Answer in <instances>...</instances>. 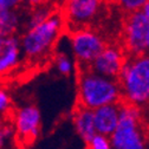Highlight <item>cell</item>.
Here are the masks:
<instances>
[{
    "label": "cell",
    "mask_w": 149,
    "mask_h": 149,
    "mask_svg": "<svg viewBox=\"0 0 149 149\" xmlns=\"http://www.w3.org/2000/svg\"><path fill=\"white\" fill-rule=\"evenodd\" d=\"M122 101L121 88L117 79L107 78L89 70L79 69L78 74V105L95 110L103 105L120 103Z\"/></svg>",
    "instance_id": "obj_1"
},
{
    "label": "cell",
    "mask_w": 149,
    "mask_h": 149,
    "mask_svg": "<svg viewBox=\"0 0 149 149\" xmlns=\"http://www.w3.org/2000/svg\"><path fill=\"white\" fill-rule=\"evenodd\" d=\"M123 103L143 107L149 100V58L133 56L124 61L117 77Z\"/></svg>",
    "instance_id": "obj_2"
},
{
    "label": "cell",
    "mask_w": 149,
    "mask_h": 149,
    "mask_svg": "<svg viewBox=\"0 0 149 149\" xmlns=\"http://www.w3.org/2000/svg\"><path fill=\"white\" fill-rule=\"evenodd\" d=\"M143 115L140 107L121 102L120 117L115 132L110 135L113 149H147L143 132Z\"/></svg>",
    "instance_id": "obj_3"
},
{
    "label": "cell",
    "mask_w": 149,
    "mask_h": 149,
    "mask_svg": "<svg viewBox=\"0 0 149 149\" xmlns=\"http://www.w3.org/2000/svg\"><path fill=\"white\" fill-rule=\"evenodd\" d=\"M63 24L64 19L62 15L54 13L42 24L29 29L19 39L23 54L30 58H39L46 54L58 38Z\"/></svg>",
    "instance_id": "obj_4"
},
{
    "label": "cell",
    "mask_w": 149,
    "mask_h": 149,
    "mask_svg": "<svg viewBox=\"0 0 149 149\" xmlns=\"http://www.w3.org/2000/svg\"><path fill=\"white\" fill-rule=\"evenodd\" d=\"M125 45L133 56L147 54L149 49V3L129 13L124 25Z\"/></svg>",
    "instance_id": "obj_5"
},
{
    "label": "cell",
    "mask_w": 149,
    "mask_h": 149,
    "mask_svg": "<svg viewBox=\"0 0 149 149\" xmlns=\"http://www.w3.org/2000/svg\"><path fill=\"white\" fill-rule=\"evenodd\" d=\"M70 42L81 68L89 66L105 47L102 37L88 29L74 31L70 37Z\"/></svg>",
    "instance_id": "obj_6"
},
{
    "label": "cell",
    "mask_w": 149,
    "mask_h": 149,
    "mask_svg": "<svg viewBox=\"0 0 149 149\" xmlns=\"http://www.w3.org/2000/svg\"><path fill=\"white\" fill-rule=\"evenodd\" d=\"M102 8L103 0H65L64 22L74 27V31L83 30L95 22Z\"/></svg>",
    "instance_id": "obj_7"
},
{
    "label": "cell",
    "mask_w": 149,
    "mask_h": 149,
    "mask_svg": "<svg viewBox=\"0 0 149 149\" xmlns=\"http://www.w3.org/2000/svg\"><path fill=\"white\" fill-rule=\"evenodd\" d=\"M42 115L36 105L20 108L14 116V133L22 140L31 142L39 135Z\"/></svg>",
    "instance_id": "obj_8"
},
{
    "label": "cell",
    "mask_w": 149,
    "mask_h": 149,
    "mask_svg": "<svg viewBox=\"0 0 149 149\" xmlns=\"http://www.w3.org/2000/svg\"><path fill=\"white\" fill-rule=\"evenodd\" d=\"M124 61L125 59L120 49L114 46H105L88 68L90 71L100 76L117 79Z\"/></svg>",
    "instance_id": "obj_9"
},
{
    "label": "cell",
    "mask_w": 149,
    "mask_h": 149,
    "mask_svg": "<svg viewBox=\"0 0 149 149\" xmlns=\"http://www.w3.org/2000/svg\"><path fill=\"white\" fill-rule=\"evenodd\" d=\"M23 52L17 36L0 34V76L10 73L20 63Z\"/></svg>",
    "instance_id": "obj_10"
},
{
    "label": "cell",
    "mask_w": 149,
    "mask_h": 149,
    "mask_svg": "<svg viewBox=\"0 0 149 149\" xmlns=\"http://www.w3.org/2000/svg\"><path fill=\"white\" fill-rule=\"evenodd\" d=\"M120 104L121 102L103 105L92 110L96 134L110 137V135L115 132L120 117Z\"/></svg>",
    "instance_id": "obj_11"
},
{
    "label": "cell",
    "mask_w": 149,
    "mask_h": 149,
    "mask_svg": "<svg viewBox=\"0 0 149 149\" xmlns=\"http://www.w3.org/2000/svg\"><path fill=\"white\" fill-rule=\"evenodd\" d=\"M73 124H74V129H76L78 136L85 143H88L96 135L92 110H89L86 108L78 105L73 114Z\"/></svg>",
    "instance_id": "obj_12"
},
{
    "label": "cell",
    "mask_w": 149,
    "mask_h": 149,
    "mask_svg": "<svg viewBox=\"0 0 149 149\" xmlns=\"http://www.w3.org/2000/svg\"><path fill=\"white\" fill-rule=\"evenodd\" d=\"M20 20L19 10H0V34L15 36Z\"/></svg>",
    "instance_id": "obj_13"
},
{
    "label": "cell",
    "mask_w": 149,
    "mask_h": 149,
    "mask_svg": "<svg viewBox=\"0 0 149 149\" xmlns=\"http://www.w3.org/2000/svg\"><path fill=\"white\" fill-rule=\"evenodd\" d=\"M51 11L50 8L44 4L40 6L34 7V10L32 11V13L29 17V29H32L37 25L42 24L43 22H45L47 18L51 15Z\"/></svg>",
    "instance_id": "obj_14"
},
{
    "label": "cell",
    "mask_w": 149,
    "mask_h": 149,
    "mask_svg": "<svg viewBox=\"0 0 149 149\" xmlns=\"http://www.w3.org/2000/svg\"><path fill=\"white\" fill-rule=\"evenodd\" d=\"M88 149H113L110 139L100 134H96L88 143Z\"/></svg>",
    "instance_id": "obj_15"
},
{
    "label": "cell",
    "mask_w": 149,
    "mask_h": 149,
    "mask_svg": "<svg viewBox=\"0 0 149 149\" xmlns=\"http://www.w3.org/2000/svg\"><path fill=\"white\" fill-rule=\"evenodd\" d=\"M120 6L127 11L128 13H133L136 11H140L149 0H117Z\"/></svg>",
    "instance_id": "obj_16"
},
{
    "label": "cell",
    "mask_w": 149,
    "mask_h": 149,
    "mask_svg": "<svg viewBox=\"0 0 149 149\" xmlns=\"http://www.w3.org/2000/svg\"><path fill=\"white\" fill-rule=\"evenodd\" d=\"M14 134V128L12 125H1V128H0V149H5L10 144Z\"/></svg>",
    "instance_id": "obj_17"
},
{
    "label": "cell",
    "mask_w": 149,
    "mask_h": 149,
    "mask_svg": "<svg viewBox=\"0 0 149 149\" xmlns=\"http://www.w3.org/2000/svg\"><path fill=\"white\" fill-rule=\"evenodd\" d=\"M57 69L62 74H70L73 70V65L72 62L69 59V57H66L65 54H59L57 57Z\"/></svg>",
    "instance_id": "obj_18"
},
{
    "label": "cell",
    "mask_w": 149,
    "mask_h": 149,
    "mask_svg": "<svg viewBox=\"0 0 149 149\" xmlns=\"http://www.w3.org/2000/svg\"><path fill=\"white\" fill-rule=\"evenodd\" d=\"M12 107L11 96L3 88H0V114H7Z\"/></svg>",
    "instance_id": "obj_19"
},
{
    "label": "cell",
    "mask_w": 149,
    "mask_h": 149,
    "mask_svg": "<svg viewBox=\"0 0 149 149\" xmlns=\"http://www.w3.org/2000/svg\"><path fill=\"white\" fill-rule=\"evenodd\" d=\"M24 0H0V10H18Z\"/></svg>",
    "instance_id": "obj_20"
},
{
    "label": "cell",
    "mask_w": 149,
    "mask_h": 149,
    "mask_svg": "<svg viewBox=\"0 0 149 149\" xmlns=\"http://www.w3.org/2000/svg\"><path fill=\"white\" fill-rule=\"evenodd\" d=\"M26 1L29 5L33 6V7H37V6H40V5H44L46 0H24Z\"/></svg>",
    "instance_id": "obj_21"
},
{
    "label": "cell",
    "mask_w": 149,
    "mask_h": 149,
    "mask_svg": "<svg viewBox=\"0 0 149 149\" xmlns=\"http://www.w3.org/2000/svg\"><path fill=\"white\" fill-rule=\"evenodd\" d=\"M1 125H3V123H1V118H0V128H1Z\"/></svg>",
    "instance_id": "obj_22"
}]
</instances>
